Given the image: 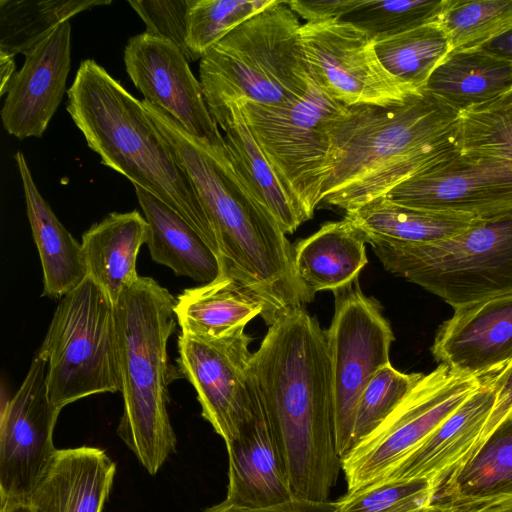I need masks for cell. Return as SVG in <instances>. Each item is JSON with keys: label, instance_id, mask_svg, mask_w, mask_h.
<instances>
[{"label": "cell", "instance_id": "7c38bea8", "mask_svg": "<svg viewBox=\"0 0 512 512\" xmlns=\"http://www.w3.org/2000/svg\"><path fill=\"white\" fill-rule=\"evenodd\" d=\"M301 42L313 79L344 106H390L420 92L389 74L378 59L375 42L347 22H305Z\"/></svg>", "mask_w": 512, "mask_h": 512}, {"label": "cell", "instance_id": "f546056e", "mask_svg": "<svg viewBox=\"0 0 512 512\" xmlns=\"http://www.w3.org/2000/svg\"><path fill=\"white\" fill-rule=\"evenodd\" d=\"M512 494V415L505 418L437 487L434 501Z\"/></svg>", "mask_w": 512, "mask_h": 512}, {"label": "cell", "instance_id": "5bb4252c", "mask_svg": "<svg viewBox=\"0 0 512 512\" xmlns=\"http://www.w3.org/2000/svg\"><path fill=\"white\" fill-rule=\"evenodd\" d=\"M46 373V360L37 352L18 391L2 410L1 501H28L58 450L53 431L60 411L49 399Z\"/></svg>", "mask_w": 512, "mask_h": 512}, {"label": "cell", "instance_id": "cb8c5ba5", "mask_svg": "<svg viewBox=\"0 0 512 512\" xmlns=\"http://www.w3.org/2000/svg\"><path fill=\"white\" fill-rule=\"evenodd\" d=\"M223 131L228 153L258 198L285 234L306 221L300 205L287 189L250 131L239 101L209 108Z\"/></svg>", "mask_w": 512, "mask_h": 512}, {"label": "cell", "instance_id": "2e32d148", "mask_svg": "<svg viewBox=\"0 0 512 512\" xmlns=\"http://www.w3.org/2000/svg\"><path fill=\"white\" fill-rule=\"evenodd\" d=\"M124 63L144 100L168 114L188 133L213 142L222 133L184 53L171 41L143 32L131 37Z\"/></svg>", "mask_w": 512, "mask_h": 512}, {"label": "cell", "instance_id": "30bf717a", "mask_svg": "<svg viewBox=\"0 0 512 512\" xmlns=\"http://www.w3.org/2000/svg\"><path fill=\"white\" fill-rule=\"evenodd\" d=\"M485 378L439 364L392 413L342 458L348 491L380 481L466 401Z\"/></svg>", "mask_w": 512, "mask_h": 512}, {"label": "cell", "instance_id": "5b68a950", "mask_svg": "<svg viewBox=\"0 0 512 512\" xmlns=\"http://www.w3.org/2000/svg\"><path fill=\"white\" fill-rule=\"evenodd\" d=\"M175 303L154 279L139 277L114 305L124 402L117 434L151 475L177 442L168 414V387L177 371L167 349L176 328Z\"/></svg>", "mask_w": 512, "mask_h": 512}, {"label": "cell", "instance_id": "836d02e7", "mask_svg": "<svg viewBox=\"0 0 512 512\" xmlns=\"http://www.w3.org/2000/svg\"><path fill=\"white\" fill-rule=\"evenodd\" d=\"M438 23L451 51L479 48L512 28V0H451Z\"/></svg>", "mask_w": 512, "mask_h": 512}, {"label": "cell", "instance_id": "44dd1931", "mask_svg": "<svg viewBox=\"0 0 512 512\" xmlns=\"http://www.w3.org/2000/svg\"><path fill=\"white\" fill-rule=\"evenodd\" d=\"M115 472L100 448L58 449L28 501L34 512H102Z\"/></svg>", "mask_w": 512, "mask_h": 512}, {"label": "cell", "instance_id": "b9f144b4", "mask_svg": "<svg viewBox=\"0 0 512 512\" xmlns=\"http://www.w3.org/2000/svg\"><path fill=\"white\" fill-rule=\"evenodd\" d=\"M204 512H341L337 501H312L294 497L288 502L263 509L241 508L222 501ZM425 512H431L430 507Z\"/></svg>", "mask_w": 512, "mask_h": 512}, {"label": "cell", "instance_id": "7402d4cb", "mask_svg": "<svg viewBox=\"0 0 512 512\" xmlns=\"http://www.w3.org/2000/svg\"><path fill=\"white\" fill-rule=\"evenodd\" d=\"M149 224L137 210L112 212L82 235V250L88 276L112 303L135 283L140 247L147 244Z\"/></svg>", "mask_w": 512, "mask_h": 512}, {"label": "cell", "instance_id": "4316f807", "mask_svg": "<svg viewBox=\"0 0 512 512\" xmlns=\"http://www.w3.org/2000/svg\"><path fill=\"white\" fill-rule=\"evenodd\" d=\"M423 90L462 114L512 91V62L482 48L452 50Z\"/></svg>", "mask_w": 512, "mask_h": 512}, {"label": "cell", "instance_id": "f1b7e54d", "mask_svg": "<svg viewBox=\"0 0 512 512\" xmlns=\"http://www.w3.org/2000/svg\"><path fill=\"white\" fill-rule=\"evenodd\" d=\"M366 237L404 243L428 244L453 237L478 219L402 206L385 195L345 211V217Z\"/></svg>", "mask_w": 512, "mask_h": 512}, {"label": "cell", "instance_id": "ffe728a7", "mask_svg": "<svg viewBox=\"0 0 512 512\" xmlns=\"http://www.w3.org/2000/svg\"><path fill=\"white\" fill-rule=\"evenodd\" d=\"M491 376L486 377L466 401L380 481L426 479L437 489L479 441L496 399Z\"/></svg>", "mask_w": 512, "mask_h": 512}, {"label": "cell", "instance_id": "52a82bcc", "mask_svg": "<svg viewBox=\"0 0 512 512\" xmlns=\"http://www.w3.org/2000/svg\"><path fill=\"white\" fill-rule=\"evenodd\" d=\"M384 268L454 309L512 292V211L428 244L368 240Z\"/></svg>", "mask_w": 512, "mask_h": 512}, {"label": "cell", "instance_id": "277c9868", "mask_svg": "<svg viewBox=\"0 0 512 512\" xmlns=\"http://www.w3.org/2000/svg\"><path fill=\"white\" fill-rule=\"evenodd\" d=\"M66 109L101 164L180 214L218 255L202 201L142 101L96 61L86 59L67 91Z\"/></svg>", "mask_w": 512, "mask_h": 512}, {"label": "cell", "instance_id": "ab89813d", "mask_svg": "<svg viewBox=\"0 0 512 512\" xmlns=\"http://www.w3.org/2000/svg\"><path fill=\"white\" fill-rule=\"evenodd\" d=\"M289 8L306 22H322L341 19L359 0H290Z\"/></svg>", "mask_w": 512, "mask_h": 512}, {"label": "cell", "instance_id": "9c48e42d", "mask_svg": "<svg viewBox=\"0 0 512 512\" xmlns=\"http://www.w3.org/2000/svg\"><path fill=\"white\" fill-rule=\"evenodd\" d=\"M239 102L258 145L306 221L311 219L329 173L330 126L345 106L328 96L312 76L308 90L287 105Z\"/></svg>", "mask_w": 512, "mask_h": 512}, {"label": "cell", "instance_id": "bcb514c9", "mask_svg": "<svg viewBox=\"0 0 512 512\" xmlns=\"http://www.w3.org/2000/svg\"><path fill=\"white\" fill-rule=\"evenodd\" d=\"M0 512H34L27 500H5L1 501Z\"/></svg>", "mask_w": 512, "mask_h": 512}, {"label": "cell", "instance_id": "6da1fadb", "mask_svg": "<svg viewBox=\"0 0 512 512\" xmlns=\"http://www.w3.org/2000/svg\"><path fill=\"white\" fill-rule=\"evenodd\" d=\"M143 106L189 176L213 226L222 272L263 305L270 326L314 295L299 279L294 246L231 159L223 135L207 142L145 100Z\"/></svg>", "mask_w": 512, "mask_h": 512}, {"label": "cell", "instance_id": "603a6c76", "mask_svg": "<svg viewBox=\"0 0 512 512\" xmlns=\"http://www.w3.org/2000/svg\"><path fill=\"white\" fill-rule=\"evenodd\" d=\"M15 160L43 270L42 296L62 298L88 277L82 245L58 220L39 192L21 151L16 152Z\"/></svg>", "mask_w": 512, "mask_h": 512}, {"label": "cell", "instance_id": "7dc6e473", "mask_svg": "<svg viewBox=\"0 0 512 512\" xmlns=\"http://www.w3.org/2000/svg\"><path fill=\"white\" fill-rule=\"evenodd\" d=\"M511 415H512V413H511Z\"/></svg>", "mask_w": 512, "mask_h": 512}, {"label": "cell", "instance_id": "83f0119b", "mask_svg": "<svg viewBox=\"0 0 512 512\" xmlns=\"http://www.w3.org/2000/svg\"><path fill=\"white\" fill-rule=\"evenodd\" d=\"M174 312L182 334L218 338L261 316L263 305L222 272L209 283L185 289L176 299Z\"/></svg>", "mask_w": 512, "mask_h": 512}, {"label": "cell", "instance_id": "e575fe53", "mask_svg": "<svg viewBox=\"0 0 512 512\" xmlns=\"http://www.w3.org/2000/svg\"><path fill=\"white\" fill-rule=\"evenodd\" d=\"M460 150L493 158L512 170V91L461 114Z\"/></svg>", "mask_w": 512, "mask_h": 512}, {"label": "cell", "instance_id": "f35d334b", "mask_svg": "<svg viewBox=\"0 0 512 512\" xmlns=\"http://www.w3.org/2000/svg\"><path fill=\"white\" fill-rule=\"evenodd\" d=\"M128 3L145 23V32L171 41L189 61L187 33L190 0H129Z\"/></svg>", "mask_w": 512, "mask_h": 512}, {"label": "cell", "instance_id": "f6af8a7d", "mask_svg": "<svg viewBox=\"0 0 512 512\" xmlns=\"http://www.w3.org/2000/svg\"><path fill=\"white\" fill-rule=\"evenodd\" d=\"M14 57L0 51V96L7 94L17 73Z\"/></svg>", "mask_w": 512, "mask_h": 512}, {"label": "cell", "instance_id": "74e56055", "mask_svg": "<svg viewBox=\"0 0 512 512\" xmlns=\"http://www.w3.org/2000/svg\"><path fill=\"white\" fill-rule=\"evenodd\" d=\"M423 376V373L400 372L390 363L382 367L367 384L359 400L352 447L372 433Z\"/></svg>", "mask_w": 512, "mask_h": 512}, {"label": "cell", "instance_id": "8992f818", "mask_svg": "<svg viewBox=\"0 0 512 512\" xmlns=\"http://www.w3.org/2000/svg\"><path fill=\"white\" fill-rule=\"evenodd\" d=\"M298 16L286 1L273 3L231 31L199 64L208 108L235 101L284 106L309 88Z\"/></svg>", "mask_w": 512, "mask_h": 512}, {"label": "cell", "instance_id": "9a60e30c", "mask_svg": "<svg viewBox=\"0 0 512 512\" xmlns=\"http://www.w3.org/2000/svg\"><path fill=\"white\" fill-rule=\"evenodd\" d=\"M245 327L218 338L180 333L178 366L195 388L202 416L225 444L239 435L251 411L249 344Z\"/></svg>", "mask_w": 512, "mask_h": 512}, {"label": "cell", "instance_id": "8fae6325", "mask_svg": "<svg viewBox=\"0 0 512 512\" xmlns=\"http://www.w3.org/2000/svg\"><path fill=\"white\" fill-rule=\"evenodd\" d=\"M335 311L327 330L335 412L336 444L341 458L352 448L356 411L367 384L390 363L395 337L380 304L353 283L332 291Z\"/></svg>", "mask_w": 512, "mask_h": 512}, {"label": "cell", "instance_id": "d6a6232c", "mask_svg": "<svg viewBox=\"0 0 512 512\" xmlns=\"http://www.w3.org/2000/svg\"><path fill=\"white\" fill-rule=\"evenodd\" d=\"M451 0H359L340 20L374 42L439 22Z\"/></svg>", "mask_w": 512, "mask_h": 512}, {"label": "cell", "instance_id": "7a4b0ae2", "mask_svg": "<svg viewBox=\"0 0 512 512\" xmlns=\"http://www.w3.org/2000/svg\"><path fill=\"white\" fill-rule=\"evenodd\" d=\"M250 378L282 453L294 497L326 501L342 470L327 330L303 307L268 328Z\"/></svg>", "mask_w": 512, "mask_h": 512}, {"label": "cell", "instance_id": "d6986e66", "mask_svg": "<svg viewBox=\"0 0 512 512\" xmlns=\"http://www.w3.org/2000/svg\"><path fill=\"white\" fill-rule=\"evenodd\" d=\"M251 411L236 439L226 445L228 490L224 501L263 509L290 501L294 494L286 465L261 399L250 378Z\"/></svg>", "mask_w": 512, "mask_h": 512}, {"label": "cell", "instance_id": "d4e9b609", "mask_svg": "<svg viewBox=\"0 0 512 512\" xmlns=\"http://www.w3.org/2000/svg\"><path fill=\"white\" fill-rule=\"evenodd\" d=\"M140 207L149 224L147 246L151 258L176 275L203 284L222 273L218 255L180 214L164 202L134 186Z\"/></svg>", "mask_w": 512, "mask_h": 512}, {"label": "cell", "instance_id": "60d3db41", "mask_svg": "<svg viewBox=\"0 0 512 512\" xmlns=\"http://www.w3.org/2000/svg\"><path fill=\"white\" fill-rule=\"evenodd\" d=\"M491 378L496 388L495 404L475 449L505 418L512 413V361H510L501 371L492 375Z\"/></svg>", "mask_w": 512, "mask_h": 512}, {"label": "cell", "instance_id": "484cf974", "mask_svg": "<svg viewBox=\"0 0 512 512\" xmlns=\"http://www.w3.org/2000/svg\"><path fill=\"white\" fill-rule=\"evenodd\" d=\"M366 237L348 219L327 222L294 245V264L303 285L315 296L356 279L367 264Z\"/></svg>", "mask_w": 512, "mask_h": 512}, {"label": "cell", "instance_id": "ba28073f", "mask_svg": "<svg viewBox=\"0 0 512 512\" xmlns=\"http://www.w3.org/2000/svg\"><path fill=\"white\" fill-rule=\"evenodd\" d=\"M38 352L47 363L49 399L59 411L121 390L114 304L89 276L60 298Z\"/></svg>", "mask_w": 512, "mask_h": 512}, {"label": "cell", "instance_id": "8d00e7d4", "mask_svg": "<svg viewBox=\"0 0 512 512\" xmlns=\"http://www.w3.org/2000/svg\"><path fill=\"white\" fill-rule=\"evenodd\" d=\"M435 493L426 479H388L348 491L337 503L341 512H424Z\"/></svg>", "mask_w": 512, "mask_h": 512}, {"label": "cell", "instance_id": "4dcf8cb0", "mask_svg": "<svg viewBox=\"0 0 512 512\" xmlns=\"http://www.w3.org/2000/svg\"><path fill=\"white\" fill-rule=\"evenodd\" d=\"M110 0H0V51L25 54L76 14Z\"/></svg>", "mask_w": 512, "mask_h": 512}, {"label": "cell", "instance_id": "d590c367", "mask_svg": "<svg viewBox=\"0 0 512 512\" xmlns=\"http://www.w3.org/2000/svg\"><path fill=\"white\" fill-rule=\"evenodd\" d=\"M274 0H190L187 48L189 61L200 60L236 27Z\"/></svg>", "mask_w": 512, "mask_h": 512}, {"label": "cell", "instance_id": "ac0fdd59", "mask_svg": "<svg viewBox=\"0 0 512 512\" xmlns=\"http://www.w3.org/2000/svg\"><path fill=\"white\" fill-rule=\"evenodd\" d=\"M24 56L1 108L5 130L18 139L41 137L63 99L71 67L70 22Z\"/></svg>", "mask_w": 512, "mask_h": 512}, {"label": "cell", "instance_id": "4fadbf2b", "mask_svg": "<svg viewBox=\"0 0 512 512\" xmlns=\"http://www.w3.org/2000/svg\"><path fill=\"white\" fill-rule=\"evenodd\" d=\"M385 196L415 209L490 218L512 211V170L499 160L459 149Z\"/></svg>", "mask_w": 512, "mask_h": 512}, {"label": "cell", "instance_id": "3957f363", "mask_svg": "<svg viewBox=\"0 0 512 512\" xmlns=\"http://www.w3.org/2000/svg\"><path fill=\"white\" fill-rule=\"evenodd\" d=\"M461 114L422 90L390 105L345 106L330 126L321 202L345 211L386 195L458 151Z\"/></svg>", "mask_w": 512, "mask_h": 512}, {"label": "cell", "instance_id": "ee69618b", "mask_svg": "<svg viewBox=\"0 0 512 512\" xmlns=\"http://www.w3.org/2000/svg\"><path fill=\"white\" fill-rule=\"evenodd\" d=\"M479 48L512 62V28Z\"/></svg>", "mask_w": 512, "mask_h": 512}, {"label": "cell", "instance_id": "1f68e13d", "mask_svg": "<svg viewBox=\"0 0 512 512\" xmlns=\"http://www.w3.org/2000/svg\"><path fill=\"white\" fill-rule=\"evenodd\" d=\"M375 51L385 70L396 80L422 91L451 46L436 22L375 42Z\"/></svg>", "mask_w": 512, "mask_h": 512}, {"label": "cell", "instance_id": "7bdbcfd3", "mask_svg": "<svg viewBox=\"0 0 512 512\" xmlns=\"http://www.w3.org/2000/svg\"><path fill=\"white\" fill-rule=\"evenodd\" d=\"M431 512H512V494L470 501L433 502Z\"/></svg>", "mask_w": 512, "mask_h": 512}, {"label": "cell", "instance_id": "e0dca14e", "mask_svg": "<svg viewBox=\"0 0 512 512\" xmlns=\"http://www.w3.org/2000/svg\"><path fill=\"white\" fill-rule=\"evenodd\" d=\"M450 369L485 378L512 361V292L454 309L431 348Z\"/></svg>", "mask_w": 512, "mask_h": 512}]
</instances>
